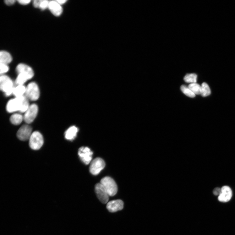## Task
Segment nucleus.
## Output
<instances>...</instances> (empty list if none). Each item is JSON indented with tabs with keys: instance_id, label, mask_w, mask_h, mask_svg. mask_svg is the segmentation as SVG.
Here are the masks:
<instances>
[{
	"instance_id": "nucleus-1",
	"label": "nucleus",
	"mask_w": 235,
	"mask_h": 235,
	"mask_svg": "<svg viewBox=\"0 0 235 235\" xmlns=\"http://www.w3.org/2000/svg\"><path fill=\"white\" fill-rule=\"evenodd\" d=\"M29 100L25 96L11 99L6 106V110L9 113L19 112L25 113L29 108Z\"/></svg>"
},
{
	"instance_id": "nucleus-2",
	"label": "nucleus",
	"mask_w": 235,
	"mask_h": 235,
	"mask_svg": "<svg viewBox=\"0 0 235 235\" xmlns=\"http://www.w3.org/2000/svg\"><path fill=\"white\" fill-rule=\"evenodd\" d=\"M14 87V84L9 77L2 75L0 78V88L6 96H9L13 94Z\"/></svg>"
},
{
	"instance_id": "nucleus-3",
	"label": "nucleus",
	"mask_w": 235,
	"mask_h": 235,
	"mask_svg": "<svg viewBox=\"0 0 235 235\" xmlns=\"http://www.w3.org/2000/svg\"><path fill=\"white\" fill-rule=\"evenodd\" d=\"M100 183L104 187L109 196H113L117 194V186L115 181L112 178L106 176L101 180Z\"/></svg>"
},
{
	"instance_id": "nucleus-4",
	"label": "nucleus",
	"mask_w": 235,
	"mask_h": 235,
	"mask_svg": "<svg viewBox=\"0 0 235 235\" xmlns=\"http://www.w3.org/2000/svg\"><path fill=\"white\" fill-rule=\"evenodd\" d=\"M40 90L37 84L35 82L30 83L26 87L25 96L29 100L35 101L40 96Z\"/></svg>"
},
{
	"instance_id": "nucleus-5",
	"label": "nucleus",
	"mask_w": 235,
	"mask_h": 235,
	"mask_svg": "<svg viewBox=\"0 0 235 235\" xmlns=\"http://www.w3.org/2000/svg\"><path fill=\"white\" fill-rule=\"evenodd\" d=\"M29 140L30 146L33 150L40 149L44 144L43 137L38 131L33 132Z\"/></svg>"
},
{
	"instance_id": "nucleus-6",
	"label": "nucleus",
	"mask_w": 235,
	"mask_h": 235,
	"mask_svg": "<svg viewBox=\"0 0 235 235\" xmlns=\"http://www.w3.org/2000/svg\"><path fill=\"white\" fill-rule=\"evenodd\" d=\"M105 166V163L103 159L99 157L96 158L91 162L90 172L93 175H98L104 169Z\"/></svg>"
},
{
	"instance_id": "nucleus-7",
	"label": "nucleus",
	"mask_w": 235,
	"mask_h": 235,
	"mask_svg": "<svg viewBox=\"0 0 235 235\" xmlns=\"http://www.w3.org/2000/svg\"><path fill=\"white\" fill-rule=\"evenodd\" d=\"M38 111L37 105L33 104L30 106L27 111L25 113L24 120L28 124L32 123L36 117Z\"/></svg>"
},
{
	"instance_id": "nucleus-8",
	"label": "nucleus",
	"mask_w": 235,
	"mask_h": 235,
	"mask_svg": "<svg viewBox=\"0 0 235 235\" xmlns=\"http://www.w3.org/2000/svg\"><path fill=\"white\" fill-rule=\"evenodd\" d=\"M93 154V152L87 147H82L78 150V155L80 160L87 165L91 163Z\"/></svg>"
},
{
	"instance_id": "nucleus-9",
	"label": "nucleus",
	"mask_w": 235,
	"mask_h": 235,
	"mask_svg": "<svg viewBox=\"0 0 235 235\" xmlns=\"http://www.w3.org/2000/svg\"><path fill=\"white\" fill-rule=\"evenodd\" d=\"M32 128L28 124H24L20 127L17 133V136L22 141L29 139L32 134Z\"/></svg>"
},
{
	"instance_id": "nucleus-10",
	"label": "nucleus",
	"mask_w": 235,
	"mask_h": 235,
	"mask_svg": "<svg viewBox=\"0 0 235 235\" xmlns=\"http://www.w3.org/2000/svg\"><path fill=\"white\" fill-rule=\"evenodd\" d=\"M95 190L97 196L102 203H107L109 200V195L107 191L100 183L96 184L95 186Z\"/></svg>"
},
{
	"instance_id": "nucleus-11",
	"label": "nucleus",
	"mask_w": 235,
	"mask_h": 235,
	"mask_svg": "<svg viewBox=\"0 0 235 235\" xmlns=\"http://www.w3.org/2000/svg\"><path fill=\"white\" fill-rule=\"evenodd\" d=\"M221 189V192L218 197V199L221 202H227L230 200L232 197V190L231 189L227 186H224Z\"/></svg>"
},
{
	"instance_id": "nucleus-12",
	"label": "nucleus",
	"mask_w": 235,
	"mask_h": 235,
	"mask_svg": "<svg viewBox=\"0 0 235 235\" xmlns=\"http://www.w3.org/2000/svg\"><path fill=\"white\" fill-rule=\"evenodd\" d=\"M123 204L121 200H113L107 204V208L109 212L114 213L122 210L123 208Z\"/></svg>"
},
{
	"instance_id": "nucleus-13",
	"label": "nucleus",
	"mask_w": 235,
	"mask_h": 235,
	"mask_svg": "<svg viewBox=\"0 0 235 235\" xmlns=\"http://www.w3.org/2000/svg\"><path fill=\"white\" fill-rule=\"evenodd\" d=\"M48 8L52 14L56 16L60 15L63 12L62 7L56 1H49Z\"/></svg>"
},
{
	"instance_id": "nucleus-14",
	"label": "nucleus",
	"mask_w": 235,
	"mask_h": 235,
	"mask_svg": "<svg viewBox=\"0 0 235 235\" xmlns=\"http://www.w3.org/2000/svg\"><path fill=\"white\" fill-rule=\"evenodd\" d=\"M16 71L18 74L23 73L27 74L31 79L34 76V73L29 66L23 63L19 64L16 67Z\"/></svg>"
},
{
	"instance_id": "nucleus-15",
	"label": "nucleus",
	"mask_w": 235,
	"mask_h": 235,
	"mask_svg": "<svg viewBox=\"0 0 235 235\" xmlns=\"http://www.w3.org/2000/svg\"><path fill=\"white\" fill-rule=\"evenodd\" d=\"M79 130L75 126H72L67 130L65 133V139L68 140H72L76 137Z\"/></svg>"
},
{
	"instance_id": "nucleus-16",
	"label": "nucleus",
	"mask_w": 235,
	"mask_h": 235,
	"mask_svg": "<svg viewBox=\"0 0 235 235\" xmlns=\"http://www.w3.org/2000/svg\"><path fill=\"white\" fill-rule=\"evenodd\" d=\"M12 61V57L9 52L5 51L0 52V63L8 65L11 63Z\"/></svg>"
},
{
	"instance_id": "nucleus-17",
	"label": "nucleus",
	"mask_w": 235,
	"mask_h": 235,
	"mask_svg": "<svg viewBox=\"0 0 235 235\" xmlns=\"http://www.w3.org/2000/svg\"><path fill=\"white\" fill-rule=\"evenodd\" d=\"M31 79L28 75L23 73L18 74L17 77L15 80L16 85H24V84Z\"/></svg>"
},
{
	"instance_id": "nucleus-18",
	"label": "nucleus",
	"mask_w": 235,
	"mask_h": 235,
	"mask_svg": "<svg viewBox=\"0 0 235 235\" xmlns=\"http://www.w3.org/2000/svg\"><path fill=\"white\" fill-rule=\"evenodd\" d=\"M26 90V87L24 85H16L14 88L13 94L15 97H19L24 96Z\"/></svg>"
},
{
	"instance_id": "nucleus-19",
	"label": "nucleus",
	"mask_w": 235,
	"mask_h": 235,
	"mask_svg": "<svg viewBox=\"0 0 235 235\" xmlns=\"http://www.w3.org/2000/svg\"><path fill=\"white\" fill-rule=\"evenodd\" d=\"M24 120V116L20 113H14L12 115L10 118L11 123L15 125L20 124Z\"/></svg>"
},
{
	"instance_id": "nucleus-20",
	"label": "nucleus",
	"mask_w": 235,
	"mask_h": 235,
	"mask_svg": "<svg viewBox=\"0 0 235 235\" xmlns=\"http://www.w3.org/2000/svg\"><path fill=\"white\" fill-rule=\"evenodd\" d=\"M211 91L210 88L205 82L202 83L201 86V95L203 97H206L211 94Z\"/></svg>"
},
{
	"instance_id": "nucleus-21",
	"label": "nucleus",
	"mask_w": 235,
	"mask_h": 235,
	"mask_svg": "<svg viewBox=\"0 0 235 235\" xmlns=\"http://www.w3.org/2000/svg\"><path fill=\"white\" fill-rule=\"evenodd\" d=\"M197 79V75L194 73L187 74L184 78V80L187 83H196Z\"/></svg>"
},
{
	"instance_id": "nucleus-22",
	"label": "nucleus",
	"mask_w": 235,
	"mask_h": 235,
	"mask_svg": "<svg viewBox=\"0 0 235 235\" xmlns=\"http://www.w3.org/2000/svg\"><path fill=\"white\" fill-rule=\"evenodd\" d=\"M188 87L195 95H201V86L196 83L190 84Z\"/></svg>"
},
{
	"instance_id": "nucleus-23",
	"label": "nucleus",
	"mask_w": 235,
	"mask_h": 235,
	"mask_svg": "<svg viewBox=\"0 0 235 235\" xmlns=\"http://www.w3.org/2000/svg\"><path fill=\"white\" fill-rule=\"evenodd\" d=\"M183 93L187 96L191 97H195L196 95L187 86L184 85H182L180 88Z\"/></svg>"
},
{
	"instance_id": "nucleus-24",
	"label": "nucleus",
	"mask_w": 235,
	"mask_h": 235,
	"mask_svg": "<svg viewBox=\"0 0 235 235\" xmlns=\"http://www.w3.org/2000/svg\"><path fill=\"white\" fill-rule=\"evenodd\" d=\"M9 70V68L7 65L0 63V73L1 74L7 73Z\"/></svg>"
},
{
	"instance_id": "nucleus-25",
	"label": "nucleus",
	"mask_w": 235,
	"mask_h": 235,
	"mask_svg": "<svg viewBox=\"0 0 235 235\" xmlns=\"http://www.w3.org/2000/svg\"><path fill=\"white\" fill-rule=\"evenodd\" d=\"M49 1L46 0H41L39 8L41 10H44L48 8Z\"/></svg>"
},
{
	"instance_id": "nucleus-26",
	"label": "nucleus",
	"mask_w": 235,
	"mask_h": 235,
	"mask_svg": "<svg viewBox=\"0 0 235 235\" xmlns=\"http://www.w3.org/2000/svg\"><path fill=\"white\" fill-rule=\"evenodd\" d=\"M221 189L219 188H215L213 191V194L216 196H219L221 192Z\"/></svg>"
},
{
	"instance_id": "nucleus-27",
	"label": "nucleus",
	"mask_w": 235,
	"mask_h": 235,
	"mask_svg": "<svg viewBox=\"0 0 235 235\" xmlns=\"http://www.w3.org/2000/svg\"><path fill=\"white\" fill-rule=\"evenodd\" d=\"M19 3L22 5H26L29 4L31 1L30 0H20L18 1Z\"/></svg>"
},
{
	"instance_id": "nucleus-28",
	"label": "nucleus",
	"mask_w": 235,
	"mask_h": 235,
	"mask_svg": "<svg viewBox=\"0 0 235 235\" xmlns=\"http://www.w3.org/2000/svg\"><path fill=\"white\" fill-rule=\"evenodd\" d=\"M41 0H35L33 2V5L36 8H39Z\"/></svg>"
},
{
	"instance_id": "nucleus-29",
	"label": "nucleus",
	"mask_w": 235,
	"mask_h": 235,
	"mask_svg": "<svg viewBox=\"0 0 235 235\" xmlns=\"http://www.w3.org/2000/svg\"><path fill=\"white\" fill-rule=\"evenodd\" d=\"M5 2L7 5H12L14 3L15 1L14 0H6Z\"/></svg>"
},
{
	"instance_id": "nucleus-30",
	"label": "nucleus",
	"mask_w": 235,
	"mask_h": 235,
	"mask_svg": "<svg viewBox=\"0 0 235 235\" xmlns=\"http://www.w3.org/2000/svg\"><path fill=\"white\" fill-rule=\"evenodd\" d=\"M56 1L61 5L64 4L68 1L67 0H57Z\"/></svg>"
}]
</instances>
